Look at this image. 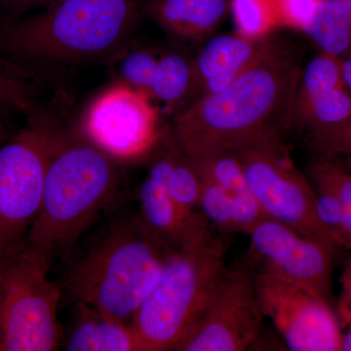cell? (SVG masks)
Returning a JSON list of instances; mask_svg holds the SVG:
<instances>
[{"label": "cell", "mask_w": 351, "mask_h": 351, "mask_svg": "<svg viewBox=\"0 0 351 351\" xmlns=\"http://www.w3.org/2000/svg\"><path fill=\"white\" fill-rule=\"evenodd\" d=\"M301 69L297 57L269 39L260 55L230 85L176 113L169 132L186 156L237 152L280 134L289 121Z\"/></svg>", "instance_id": "6da1fadb"}, {"label": "cell", "mask_w": 351, "mask_h": 351, "mask_svg": "<svg viewBox=\"0 0 351 351\" xmlns=\"http://www.w3.org/2000/svg\"><path fill=\"white\" fill-rule=\"evenodd\" d=\"M145 0H60L41 12L3 17L0 54L34 69L71 68L112 56L130 40Z\"/></svg>", "instance_id": "7a4b0ae2"}, {"label": "cell", "mask_w": 351, "mask_h": 351, "mask_svg": "<svg viewBox=\"0 0 351 351\" xmlns=\"http://www.w3.org/2000/svg\"><path fill=\"white\" fill-rule=\"evenodd\" d=\"M170 254L140 215H120L64 258L61 288L73 302L133 323Z\"/></svg>", "instance_id": "3957f363"}, {"label": "cell", "mask_w": 351, "mask_h": 351, "mask_svg": "<svg viewBox=\"0 0 351 351\" xmlns=\"http://www.w3.org/2000/svg\"><path fill=\"white\" fill-rule=\"evenodd\" d=\"M121 165L69 125L51 159L25 246L51 267L66 258L119 198Z\"/></svg>", "instance_id": "277c9868"}, {"label": "cell", "mask_w": 351, "mask_h": 351, "mask_svg": "<svg viewBox=\"0 0 351 351\" xmlns=\"http://www.w3.org/2000/svg\"><path fill=\"white\" fill-rule=\"evenodd\" d=\"M228 247L225 239L214 237L168 256L134 316L144 351L177 350L228 267Z\"/></svg>", "instance_id": "5b68a950"}, {"label": "cell", "mask_w": 351, "mask_h": 351, "mask_svg": "<svg viewBox=\"0 0 351 351\" xmlns=\"http://www.w3.org/2000/svg\"><path fill=\"white\" fill-rule=\"evenodd\" d=\"M69 127L52 110L38 106L0 145V262L25 246L51 159Z\"/></svg>", "instance_id": "8992f818"}, {"label": "cell", "mask_w": 351, "mask_h": 351, "mask_svg": "<svg viewBox=\"0 0 351 351\" xmlns=\"http://www.w3.org/2000/svg\"><path fill=\"white\" fill-rule=\"evenodd\" d=\"M50 267L27 246L0 262V351L61 348L63 291L48 277Z\"/></svg>", "instance_id": "52a82bcc"}, {"label": "cell", "mask_w": 351, "mask_h": 351, "mask_svg": "<svg viewBox=\"0 0 351 351\" xmlns=\"http://www.w3.org/2000/svg\"><path fill=\"white\" fill-rule=\"evenodd\" d=\"M234 152L252 193L269 219L338 251L318 219L313 186L295 167L280 134Z\"/></svg>", "instance_id": "ba28073f"}, {"label": "cell", "mask_w": 351, "mask_h": 351, "mask_svg": "<svg viewBox=\"0 0 351 351\" xmlns=\"http://www.w3.org/2000/svg\"><path fill=\"white\" fill-rule=\"evenodd\" d=\"M76 126L89 142L122 165L149 158L164 133L156 101L119 80L92 99Z\"/></svg>", "instance_id": "9c48e42d"}, {"label": "cell", "mask_w": 351, "mask_h": 351, "mask_svg": "<svg viewBox=\"0 0 351 351\" xmlns=\"http://www.w3.org/2000/svg\"><path fill=\"white\" fill-rule=\"evenodd\" d=\"M263 316L254 270L226 267L177 351H244L257 343Z\"/></svg>", "instance_id": "30bf717a"}, {"label": "cell", "mask_w": 351, "mask_h": 351, "mask_svg": "<svg viewBox=\"0 0 351 351\" xmlns=\"http://www.w3.org/2000/svg\"><path fill=\"white\" fill-rule=\"evenodd\" d=\"M265 317L294 351H341V322L329 302L306 289L267 274L254 271Z\"/></svg>", "instance_id": "8fae6325"}, {"label": "cell", "mask_w": 351, "mask_h": 351, "mask_svg": "<svg viewBox=\"0 0 351 351\" xmlns=\"http://www.w3.org/2000/svg\"><path fill=\"white\" fill-rule=\"evenodd\" d=\"M252 250L267 274L306 289L331 304L336 251L282 223L267 219L251 232Z\"/></svg>", "instance_id": "7c38bea8"}, {"label": "cell", "mask_w": 351, "mask_h": 351, "mask_svg": "<svg viewBox=\"0 0 351 351\" xmlns=\"http://www.w3.org/2000/svg\"><path fill=\"white\" fill-rule=\"evenodd\" d=\"M117 80L142 90L170 108L196 99L193 62L174 53H157L127 41L105 61Z\"/></svg>", "instance_id": "4fadbf2b"}, {"label": "cell", "mask_w": 351, "mask_h": 351, "mask_svg": "<svg viewBox=\"0 0 351 351\" xmlns=\"http://www.w3.org/2000/svg\"><path fill=\"white\" fill-rule=\"evenodd\" d=\"M138 197V215L145 228L171 253L193 248L215 237L204 215L182 209L165 189L147 177L141 184Z\"/></svg>", "instance_id": "5bb4252c"}, {"label": "cell", "mask_w": 351, "mask_h": 351, "mask_svg": "<svg viewBox=\"0 0 351 351\" xmlns=\"http://www.w3.org/2000/svg\"><path fill=\"white\" fill-rule=\"evenodd\" d=\"M267 41H251L237 34L212 38L193 62L196 99L230 85L260 55Z\"/></svg>", "instance_id": "9a60e30c"}, {"label": "cell", "mask_w": 351, "mask_h": 351, "mask_svg": "<svg viewBox=\"0 0 351 351\" xmlns=\"http://www.w3.org/2000/svg\"><path fill=\"white\" fill-rule=\"evenodd\" d=\"M73 317L63 332L62 348L68 351H144L133 323L75 302Z\"/></svg>", "instance_id": "2e32d148"}, {"label": "cell", "mask_w": 351, "mask_h": 351, "mask_svg": "<svg viewBox=\"0 0 351 351\" xmlns=\"http://www.w3.org/2000/svg\"><path fill=\"white\" fill-rule=\"evenodd\" d=\"M228 10L226 0H145L144 13L176 38L201 41L218 29Z\"/></svg>", "instance_id": "e0dca14e"}, {"label": "cell", "mask_w": 351, "mask_h": 351, "mask_svg": "<svg viewBox=\"0 0 351 351\" xmlns=\"http://www.w3.org/2000/svg\"><path fill=\"white\" fill-rule=\"evenodd\" d=\"M304 32L321 52L343 59L351 51V0H321Z\"/></svg>", "instance_id": "ac0fdd59"}, {"label": "cell", "mask_w": 351, "mask_h": 351, "mask_svg": "<svg viewBox=\"0 0 351 351\" xmlns=\"http://www.w3.org/2000/svg\"><path fill=\"white\" fill-rule=\"evenodd\" d=\"M188 157L201 176L212 180L228 193L232 206L255 196L234 152H214Z\"/></svg>", "instance_id": "d6986e66"}, {"label": "cell", "mask_w": 351, "mask_h": 351, "mask_svg": "<svg viewBox=\"0 0 351 351\" xmlns=\"http://www.w3.org/2000/svg\"><path fill=\"white\" fill-rule=\"evenodd\" d=\"M38 77L0 54V110L27 115L38 107Z\"/></svg>", "instance_id": "ffe728a7"}, {"label": "cell", "mask_w": 351, "mask_h": 351, "mask_svg": "<svg viewBox=\"0 0 351 351\" xmlns=\"http://www.w3.org/2000/svg\"><path fill=\"white\" fill-rule=\"evenodd\" d=\"M230 9L240 38L263 40L281 27L276 0H232Z\"/></svg>", "instance_id": "44dd1931"}, {"label": "cell", "mask_w": 351, "mask_h": 351, "mask_svg": "<svg viewBox=\"0 0 351 351\" xmlns=\"http://www.w3.org/2000/svg\"><path fill=\"white\" fill-rule=\"evenodd\" d=\"M181 151V149H180ZM201 178L186 154L180 152L166 186L176 204L189 212L200 211Z\"/></svg>", "instance_id": "7402d4cb"}, {"label": "cell", "mask_w": 351, "mask_h": 351, "mask_svg": "<svg viewBox=\"0 0 351 351\" xmlns=\"http://www.w3.org/2000/svg\"><path fill=\"white\" fill-rule=\"evenodd\" d=\"M199 176L202 184L199 202L201 213L204 215L210 226L221 234L235 232L230 196L216 182Z\"/></svg>", "instance_id": "603a6c76"}, {"label": "cell", "mask_w": 351, "mask_h": 351, "mask_svg": "<svg viewBox=\"0 0 351 351\" xmlns=\"http://www.w3.org/2000/svg\"><path fill=\"white\" fill-rule=\"evenodd\" d=\"M309 176L326 184L338 197L345 216L346 248L351 250V171L331 161L320 160L311 164Z\"/></svg>", "instance_id": "cb8c5ba5"}, {"label": "cell", "mask_w": 351, "mask_h": 351, "mask_svg": "<svg viewBox=\"0 0 351 351\" xmlns=\"http://www.w3.org/2000/svg\"><path fill=\"white\" fill-rule=\"evenodd\" d=\"M311 144L327 156H351V117L339 125L308 134Z\"/></svg>", "instance_id": "d4e9b609"}, {"label": "cell", "mask_w": 351, "mask_h": 351, "mask_svg": "<svg viewBox=\"0 0 351 351\" xmlns=\"http://www.w3.org/2000/svg\"><path fill=\"white\" fill-rule=\"evenodd\" d=\"M321 0H276L281 27L304 32Z\"/></svg>", "instance_id": "484cf974"}, {"label": "cell", "mask_w": 351, "mask_h": 351, "mask_svg": "<svg viewBox=\"0 0 351 351\" xmlns=\"http://www.w3.org/2000/svg\"><path fill=\"white\" fill-rule=\"evenodd\" d=\"M341 291L338 304L341 325L351 329V257L346 261L341 276Z\"/></svg>", "instance_id": "4316f807"}, {"label": "cell", "mask_w": 351, "mask_h": 351, "mask_svg": "<svg viewBox=\"0 0 351 351\" xmlns=\"http://www.w3.org/2000/svg\"><path fill=\"white\" fill-rule=\"evenodd\" d=\"M59 1L60 0H0V9L4 13V17H19L36 9L47 8Z\"/></svg>", "instance_id": "83f0119b"}, {"label": "cell", "mask_w": 351, "mask_h": 351, "mask_svg": "<svg viewBox=\"0 0 351 351\" xmlns=\"http://www.w3.org/2000/svg\"><path fill=\"white\" fill-rule=\"evenodd\" d=\"M10 114V112L0 110V145L6 142L14 134Z\"/></svg>", "instance_id": "f1b7e54d"}, {"label": "cell", "mask_w": 351, "mask_h": 351, "mask_svg": "<svg viewBox=\"0 0 351 351\" xmlns=\"http://www.w3.org/2000/svg\"><path fill=\"white\" fill-rule=\"evenodd\" d=\"M341 71L346 86L351 92V51L343 59H341Z\"/></svg>", "instance_id": "f546056e"}, {"label": "cell", "mask_w": 351, "mask_h": 351, "mask_svg": "<svg viewBox=\"0 0 351 351\" xmlns=\"http://www.w3.org/2000/svg\"><path fill=\"white\" fill-rule=\"evenodd\" d=\"M341 351H351V329L343 335Z\"/></svg>", "instance_id": "4dcf8cb0"}, {"label": "cell", "mask_w": 351, "mask_h": 351, "mask_svg": "<svg viewBox=\"0 0 351 351\" xmlns=\"http://www.w3.org/2000/svg\"><path fill=\"white\" fill-rule=\"evenodd\" d=\"M348 165H350V169L351 171V156L348 157Z\"/></svg>", "instance_id": "1f68e13d"}]
</instances>
